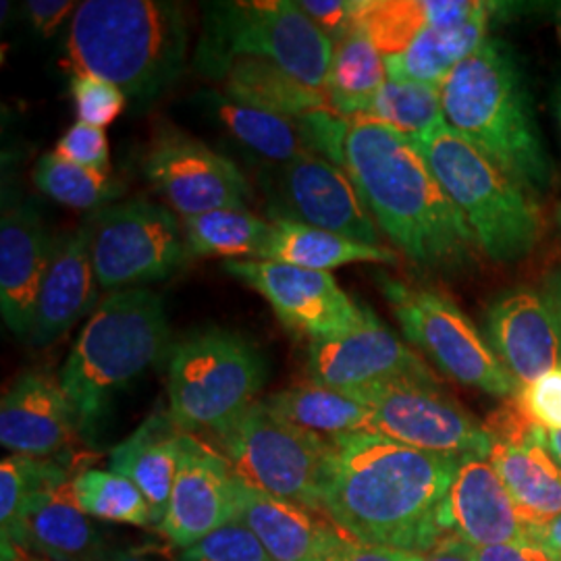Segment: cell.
Here are the masks:
<instances>
[{
	"mask_svg": "<svg viewBox=\"0 0 561 561\" xmlns=\"http://www.w3.org/2000/svg\"><path fill=\"white\" fill-rule=\"evenodd\" d=\"M458 463L370 431L333 437L321 512L352 541L428 553L451 537L445 503Z\"/></svg>",
	"mask_w": 561,
	"mask_h": 561,
	"instance_id": "obj_1",
	"label": "cell"
},
{
	"mask_svg": "<svg viewBox=\"0 0 561 561\" xmlns=\"http://www.w3.org/2000/svg\"><path fill=\"white\" fill-rule=\"evenodd\" d=\"M341 169L379 231L414 266L456 273L481 252L460 210L400 131L377 121L345 119Z\"/></svg>",
	"mask_w": 561,
	"mask_h": 561,
	"instance_id": "obj_2",
	"label": "cell"
},
{
	"mask_svg": "<svg viewBox=\"0 0 561 561\" xmlns=\"http://www.w3.org/2000/svg\"><path fill=\"white\" fill-rule=\"evenodd\" d=\"M442 102L445 123L528 194L547 190L551 162L507 44L493 38L482 42L445 78Z\"/></svg>",
	"mask_w": 561,
	"mask_h": 561,
	"instance_id": "obj_3",
	"label": "cell"
},
{
	"mask_svg": "<svg viewBox=\"0 0 561 561\" xmlns=\"http://www.w3.org/2000/svg\"><path fill=\"white\" fill-rule=\"evenodd\" d=\"M190 27L183 9L159 0H85L76 9L67 59L76 73L111 81L150 101L185 65Z\"/></svg>",
	"mask_w": 561,
	"mask_h": 561,
	"instance_id": "obj_4",
	"label": "cell"
},
{
	"mask_svg": "<svg viewBox=\"0 0 561 561\" xmlns=\"http://www.w3.org/2000/svg\"><path fill=\"white\" fill-rule=\"evenodd\" d=\"M171 350V327L159 294L148 287L108 294L83 324L59 373L80 435L94 437L117 393L169 358Z\"/></svg>",
	"mask_w": 561,
	"mask_h": 561,
	"instance_id": "obj_5",
	"label": "cell"
},
{
	"mask_svg": "<svg viewBox=\"0 0 561 561\" xmlns=\"http://www.w3.org/2000/svg\"><path fill=\"white\" fill-rule=\"evenodd\" d=\"M408 140L460 210L486 259L522 261L537 248L542 221L533 194L486 159L472 141L447 123Z\"/></svg>",
	"mask_w": 561,
	"mask_h": 561,
	"instance_id": "obj_6",
	"label": "cell"
},
{
	"mask_svg": "<svg viewBox=\"0 0 561 561\" xmlns=\"http://www.w3.org/2000/svg\"><path fill=\"white\" fill-rule=\"evenodd\" d=\"M266 381L268 364L252 341L225 329H202L169 354V414L187 435H215L259 401Z\"/></svg>",
	"mask_w": 561,
	"mask_h": 561,
	"instance_id": "obj_7",
	"label": "cell"
},
{
	"mask_svg": "<svg viewBox=\"0 0 561 561\" xmlns=\"http://www.w3.org/2000/svg\"><path fill=\"white\" fill-rule=\"evenodd\" d=\"M335 42L291 0L213 2L196 65L210 73L225 60L256 57L279 65L301 83L324 92Z\"/></svg>",
	"mask_w": 561,
	"mask_h": 561,
	"instance_id": "obj_8",
	"label": "cell"
},
{
	"mask_svg": "<svg viewBox=\"0 0 561 561\" xmlns=\"http://www.w3.org/2000/svg\"><path fill=\"white\" fill-rule=\"evenodd\" d=\"M215 437L241 482L273 497L321 510L329 437L285 421L264 400L245 408Z\"/></svg>",
	"mask_w": 561,
	"mask_h": 561,
	"instance_id": "obj_9",
	"label": "cell"
},
{
	"mask_svg": "<svg viewBox=\"0 0 561 561\" xmlns=\"http://www.w3.org/2000/svg\"><path fill=\"white\" fill-rule=\"evenodd\" d=\"M381 289L405 340L445 377L500 400L516 398L520 385L456 301L403 280L381 279Z\"/></svg>",
	"mask_w": 561,
	"mask_h": 561,
	"instance_id": "obj_10",
	"label": "cell"
},
{
	"mask_svg": "<svg viewBox=\"0 0 561 561\" xmlns=\"http://www.w3.org/2000/svg\"><path fill=\"white\" fill-rule=\"evenodd\" d=\"M83 225L99 287L111 294L169 279L192 259L180 219L154 202L106 206Z\"/></svg>",
	"mask_w": 561,
	"mask_h": 561,
	"instance_id": "obj_11",
	"label": "cell"
},
{
	"mask_svg": "<svg viewBox=\"0 0 561 561\" xmlns=\"http://www.w3.org/2000/svg\"><path fill=\"white\" fill-rule=\"evenodd\" d=\"M352 398L368 408L373 433L387 439L449 458L491 454L493 442L484 424L447 396L439 381L398 379Z\"/></svg>",
	"mask_w": 561,
	"mask_h": 561,
	"instance_id": "obj_12",
	"label": "cell"
},
{
	"mask_svg": "<svg viewBox=\"0 0 561 561\" xmlns=\"http://www.w3.org/2000/svg\"><path fill=\"white\" fill-rule=\"evenodd\" d=\"M222 268L259 291L287 329L310 341L354 331L370 314L331 273L271 261H225Z\"/></svg>",
	"mask_w": 561,
	"mask_h": 561,
	"instance_id": "obj_13",
	"label": "cell"
},
{
	"mask_svg": "<svg viewBox=\"0 0 561 561\" xmlns=\"http://www.w3.org/2000/svg\"><path fill=\"white\" fill-rule=\"evenodd\" d=\"M144 175L181 219L248 208L252 187L238 164L178 129H162L144 154Z\"/></svg>",
	"mask_w": 561,
	"mask_h": 561,
	"instance_id": "obj_14",
	"label": "cell"
},
{
	"mask_svg": "<svg viewBox=\"0 0 561 561\" xmlns=\"http://www.w3.org/2000/svg\"><path fill=\"white\" fill-rule=\"evenodd\" d=\"M398 379L439 381L433 370L370 310L354 331L308 345V381L354 396Z\"/></svg>",
	"mask_w": 561,
	"mask_h": 561,
	"instance_id": "obj_15",
	"label": "cell"
},
{
	"mask_svg": "<svg viewBox=\"0 0 561 561\" xmlns=\"http://www.w3.org/2000/svg\"><path fill=\"white\" fill-rule=\"evenodd\" d=\"M275 219L304 222L368 245H381V231L347 173L314 152L280 167Z\"/></svg>",
	"mask_w": 561,
	"mask_h": 561,
	"instance_id": "obj_16",
	"label": "cell"
},
{
	"mask_svg": "<svg viewBox=\"0 0 561 561\" xmlns=\"http://www.w3.org/2000/svg\"><path fill=\"white\" fill-rule=\"evenodd\" d=\"M236 482L238 477L221 451L185 433L180 470L159 524L162 537L183 551L238 520Z\"/></svg>",
	"mask_w": 561,
	"mask_h": 561,
	"instance_id": "obj_17",
	"label": "cell"
},
{
	"mask_svg": "<svg viewBox=\"0 0 561 561\" xmlns=\"http://www.w3.org/2000/svg\"><path fill=\"white\" fill-rule=\"evenodd\" d=\"M484 337L520 387L561 366V317L547 291H505L489 306Z\"/></svg>",
	"mask_w": 561,
	"mask_h": 561,
	"instance_id": "obj_18",
	"label": "cell"
},
{
	"mask_svg": "<svg viewBox=\"0 0 561 561\" xmlns=\"http://www.w3.org/2000/svg\"><path fill=\"white\" fill-rule=\"evenodd\" d=\"M238 520L262 542L273 561H343L352 539L321 510L287 502L236 482Z\"/></svg>",
	"mask_w": 561,
	"mask_h": 561,
	"instance_id": "obj_19",
	"label": "cell"
},
{
	"mask_svg": "<svg viewBox=\"0 0 561 561\" xmlns=\"http://www.w3.org/2000/svg\"><path fill=\"white\" fill-rule=\"evenodd\" d=\"M78 421L59 377L23 370L0 401V443L13 456L48 460L73 442Z\"/></svg>",
	"mask_w": 561,
	"mask_h": 561,
	"instance_id": "obj_20",
	"label": "cell"
},
{
	"mask_svg": "<svg viewBox=\"0 0 561 561\" xmlns=\"http://www.w3.org/2000/svg\"><path fill=\"white\" fill-rule=\"evenodd\" d=\"M55 240L32 202L11 204L0 221V312L4 324L27 340L48 273Z\"/></svg>",
	"mask_w": 561,
	"mask_h": 561,
	"instance_id": "obj_21",
	"label": "cell"
},
{
	"mask_svg": "<svg viewBox=\"0 0 561 561\" xmlns=\"http://www.w3.org/2000/svg\"><path fill=\"white\" fill-rule=\"evenodd\" d=\"M445 510L449 535L474 549L528 539V526L484 456L460 458Z\"/></svg>",
	"mask_w": 561,
	"mask_h": 561,
	"instance_id": "obj_22",
	"label": "cell"
},
{
	"mask_svg": "<svg viewBox=\"0 0 561 561\" xmlns=\"http://www.w3.org/2000/svg\"><path fill=\"white\" fill-rule=\"evenodd\" d=\"M44 561H106L113 549L101 528L81 510L73 479L44 491L27 507L9 541Z\"/></svg>",
	"mask_w": 561,
	"mask_h": 561,
	"instance_id": "obj_23",
	"label": "cell"
},
{
	"mask_svg": "<svg viewBox=\"0 0 561 561\" xmlns=\"http://www.w3.org/2000/svg\"><path fill=\"white\" fill-rule=\"evenodd\" d=\"M96 273L90 254L85 225L55 240L48 273L42 283L36 321L27 341L36 347L50 345L94 308Z\"/></svg>",
	"mask_w": 561,
	"mask_h": 561,
	"instance_id": "obj_24",
	"label": "cell"
},
{
	"mask_svg": "<svg viewBox=\"0 0 561 561\" xmlns=\"http://www.w3.org/2000/svg\"><path fill=\"white\" fill-rule=\"evenodd\" d=\"M183 431L167 412H154L111 451V468L134 482L157 516V528L167 512L181 460Z\"/></svg>",
	"mask_w": 561,
	"mask_h": 561,
	"instance_id": "obj_25",
	"label": "cell"
},
{
	"mask_svg": "<svg viewBox=\"0 0 561 561\" xmlns=\"http://www.w3.org/2000/svg\"><path fill=\"white\" fill-rule=\"evenodd\" d=\"M206 76L221 83L225 99L289 119L331 111L324 92L301 83L271 60L236 57Z\"/></svg>",
	"mask_w": 561,
	"mask_h": 561,
	"instance_id": "obj_26",
	"label": "cell"
},
{
	"mask_svg": "<svg viewBox=\"0 0 561 561\" xmlns=\"http://www.w3.org/2000/svg\"><path fill=\"white\" fill-rule=\"evenodd\" d=\"M482 7L484 2L472 0H356L354 30L373 42L382 57H393L422 30L468 20Z\"/></svg>",
	"mask_w": 561,
	"mask_h": 561,
	"instance_id": "obj_27",
	"label": "cell"
},
{
	"mask_svg": "<svg viewBox=\"0 0 561 561\" xmlns=\"http://www.w3.org/2000/svg\"><path fill=\"white\" fill-rule=\"evenodd\" d=\"M495 4L484 2L479 13L449 25L422 30L403 53L385 57L387 78L442 85L445 78L486 41V30Z\"/></svg>",
	"mask_w": 561,
	"mask_h": 561,
	"instance_id": "obj_28",
	"label": "cell"
},
{
	"mask_svg": "<svg viewBox=\"0 0 561 561\" xmlns=\"http://www.w3.org/2000/svg\"><path fill=\"white\" fill-rule=\"evenodd\" d=\"M542 437L526 447L493 442L489 454L528 530L561 516V466Z\"/></svg>",
	"mask_w": 561,
	"mask_h": 561,
	"instance_id": "obj_29",
	"label": "cell"
},
{
	"mask_svg": "<svg viewBox=\"0 0 561 561\" xmlns=\"http://www.w3.org/2000/svg\"><path fill=\"white\" fill-rule=\"evenodd\" d=\"M273 233L262 254V261L283 262L310 271L331 273L345 264L373 262L396 264L398 254L360 241L347 240L335 233L289 219H273Z\"/></svg>",
	"mask_w": 561,
	"mask_h": 561,
	"instance_id": "obj_30",
	"label": "cell"
},
{
	"mask_svg": "<svg viewBox=\"0 0 561 561\" xmlns=\"http://www.w3.org/2000/svg\"><path fill=\"white\" fill-rule=\"evenodd\" d=\"M264 403L306 431L329 435V439L350 433H373V419L362 401L335 389L306 381L285 387L264 398Z\"/></svg>",
	"mask_w": 561,
	"mask_h": 561,
	"instance_id": "obj_31",
	"label": "cell"
},
{
	"mask_svg": "<svg viewBox=\"0 0 561 561\" xmlns=\"http://www.w3.org/2000/svg\"><path fill=\"white\" fill-rule=\"evenodd\" d=\"M387 78L385 57L360 32H350L335 44L324 96L331 113L343 119H360Z\"/></svg>",
	"mask_w": 561,
	"mask_h": 561,
	"instance_id": "obj_32",
	"label": "cell"
},
{
	"mask_svg": "<svg viewBox=\"0 0 561 561\" xmlns=\"http://www.w3.org/2000/svg\"><path fill=\"white\" fill-rule=\"evenodd\" d=\"M190 256H222L229 261H262L273 222L248 208H217L181 219Z\"/></svg>",
	"mask_w": 561,
	"mask_h": 561,
	"instance_id": "obj_33",
	"label": "cell"
},
{
	"mask_svg": "<svg viewBox=\"0 0 561 561\" xmlns=\"http://www.w3.org/2000/svg\"><path fill=\"white\" fill-rule=\"evenodd\" d=\"M213 108L222 125L248 148L268 161L291 162L306 150L298 119H289L240 102L229 101L222 94H213Z\"/></svg>",
	"mask_w": 561,
	"mask_h": 561,
	"instance_id": "obj_34",
	"label": "cell"
},
{
	"mask_svg": "<svg viewBox=\"0 0 561 561\" xmlns=\"http://www.w3.org/2000/svg\"><path fill=\"white\" fill-rule=\"evenodd\" d=\"M32 180L44 196L78 210L99 213L125 194V185L113 178L111 171L106 173L81 167L62 159L57 152L42 154L34 167Z\"/></svg>",
	"mask_w": 561,
	"mask_h": 561,
	"instance_id": "obj_35",
	"label": "cell"
},
{
	"mask_svg": "<svg viewBox=\"0 0 561 561\" xmlns=\"http://www.w3.org/2000/svg\"><path fill=\"white\" fill-rule=\"evenodd\" d=\"M360 119L377 121L405 138L424 136L445 123L442 85L387 80Z\"/></svg>",
	"mask_w": 561,
	"mask_h": 561,
	"instance_id": "obj_36",
	"label": "cell"
},
{
	"mask_svg": "<svg viewBox=\"0 0 561 561\" xmlns=\"http://www.w3.org/2000/svg\"><path fill=\"white\" fill-rule=\"evenodd\" d=\"M73 495L81 510L96 520L129 526H157V516L140 489L113 470H83L73 477Z\"/></svg>",
	"mask_w": 561,
	"mask_h": 561,
	"instance_id": "obj_37",
	"label": "cell"
},
{
	"mask_svg": "<svg viewBox=\"0 0 561 561\" xmlns=\"http://www.w3.org/2000/svg\"><path fill=\"white\" fill-rule=\"evenodd\" d=\"M69 481L67 472L53 460L7 456L0 461V535L9 541L27 507L44 491Z\"/></svg>",
	"mask_w": 561,
	"mask_h": 561,
	"instance_id": "obj_38",
	"label": "cell"
},
{
	"mask_svg": "<svg viewBox=\"0 0 561 561\" xmlns=\"http://www.w3.org/2000/svg\"><path fill=\"white\" fill-rule=\"evenodd\" d=\"M178 561H273L256 539V535L241 522H231L210 533L202 541L180 551Z\"/></svg>",
	"mask_w": 561,
	"mask_h": 561,
	"instance_id": "obj_39",
	"label": "cell"
},
{
	"mask_svg": "<svg viewBox=\"0 0 561 561\" xmlns=\"http://www.w3.org/2000/svg\"><path fill=\"white\" fill-rule=\"evenodd\" d=\"M71 96L80 117L78 121L101 129L117 119L127 104L125 92L115 83L85 73H73Z\"/></svg>",
	"mask_w": 561,
	"mask_h": 561,
	"instance_id": "obj_40",
	"label": "cell"
},
{
	"mask_svg": "<svg viewBox=\"0 0 561 561\" xmlns=\"http://www.w3.org/2000/svg\"><path fill=\"white\" fill-rule=\"evenodd\" d=\"M516 401L542 431H561V366L520 387Z\"/></svg>",
	"mask_w": 561,
	"mask_h": 561,
	"instance_id": "obj_41",
	"label": "cell"
},
{
	"mask_svg": "<svg viewBox=\"0 0 561 561\" xmlns=\"http://www.w3.org/2000/svg\"><path fill=\"white\" fill-rule=\"evenodd\" d=\"M55 152L62 159L88 167V169L106 171V173L111 169V148H108L104 129L88 125L83 121H76L60 136Z\"/></svg>",
	"mask_w": 561,
	"mask_h": 561,
	"instance_id": "obj_42",
	"label": "cell"
},
{
	"mask_svg": "<svg viewBox=\"0 0 561 561\" xmlns=\"http://www.w3.org/2000/svg\"><path fill=\"white\" fill-rule=\"evenodd\" d=\"M482 424L491 442L505 443L512 447H526L530 443L541 442L545 433L522 412L516 398L503 400L502 405L495 412H491Z\"/></svg>",
	"mask_w": 561,
	"mask_h": 561,
	"instance_id": "obj_43",
	"label": "cell"
},
{
	"mask_svg": "<svg viewBox=\"0 0 561 561\" xmlns=\"http://www.w3.org/2000/svg\"><path fill=\"white\" fill-rule=\"evenodd\" d=\"M298 4L335 44L354 30L356 0H300Z\"/></svg>",
	"mask_w": 561,
	"mask_h": 561,
	"instance_id": "obj_44",
	"label": "cell"
},
{
	"mask_svg": "<svg viewBox=\"0 0 561 561\" xmlns=\"http://www.w3.org/2000/svg\"><path fill=\"white\" fill-rule=\"evenodd\" d=\"M477 561H561L539 542L514 541L477 549Z\"/></svg>",
	"mask_w": 561,
	"mask_h": 561,
	"instance_id": "obj_45",
	"label": "cell"
},
{
	"mask_svg": "<svg viewBox=\"0 0 561 561\" xmlns=\"http://www.w3.org/2000/svg\"><path fill=\"white\" fill-rule=\"evenodd\" d=\"M73 2L71 0H27L25 2V11L27 18L32 21L34 30L44 36L50 38L65 18L73 11Z\"/></svg>",
	"mask_w": 561,
	"mask_h": 561,
	"instance_id": "obj_46",
	"label": "cell"
},
{
	"mask_svg": "<svg viewBox=\"0 0 561 561\" xmlns=\"http://www.w3.org/2000/svg\"><path fill=\"white\" fill-rule=\"evenodd\" d=\"M343 561H421V553H408L400 549L352 541Z\"/></svg>",
	"mask_w": 561,
	"mask_h": 561,
	"instance_id": "obj_47",
	"label": "cell"
},
{
	"mask_svg": "<svg viewBox=\"0 0 561 561\" xmlns=\"http://www.w3.org/2000/svg\"><path fill=\"white\" fill-rule=\"evenodd\" d=\"M421 561H477V549L458 537H447L433 551L422 553Z\"/></svg>",
	"mask_w": 561,
	"mask_h": 561,
	"instance_id": "obj_48",
	"label": "cell"
},
{
	"mask_svg": "<svg viewBox=\"0 0 561 561\" xmlns=\"http://www.w3.org/2000/svg\"><path fill=\"white\" fill-rule=\"evenodd\" d=\"M528 539L539 542L561 560V516L542 524V526H537V528H530Z\"/></svg>",
	"mask_w": 561,
	"mask_h": 561,
	"instance_id": "obj_49",
	"label": "cell"
},
{
	"mask_svg": "<svg viewBox=\"0 0 561 561\" xmlns=\"http://www.w3.org/2000/svg\"><path fill=\"white\" fill-rule=\"evenodd\" d=\"M106 561H167L157 558V556H148L144 551H134V549H113Z\"/></svg>",
	"mask_w": 561,
	"mask_h": 561,
	"instance_id": "obj_50",
	"label": "cell"
},
{
	"mask_svg": "<svg viewBox=\"0 0 561 561\" xmlns=\"http://www.w3.org/2000/svg\"><path fill=\"white\" fill-rule=\"evenodd\" d=\"M542 443L549 449V454L553 456V460L561 466V431H545Z\"/></svg>",
	"mask_w": 561,
	"mask_h": 561,
	"instance_id": "obj_51",
	"label": "cell"
},
{
	"mask_svg": "<svg viewBox=\"0 0 561 561\" xmlns=\"http://www.w3.org/2000/svg\"><path fill=\"white\" fill-rule=\"evenodd\" d=\"M558 227H560V238H561V208L558 210ZM547 296L551 298V301L556 304V308H558V312H560L561 317V271L560 275H556L553 280H551V285H549V289H547Z\"/></svg>",
	"mask_w": 561,
	"mask_h": 561,
	"instance_id": "obj_52",
	"label": "cell"
},
{
	"mask_svg": "<svg viewBox=\"0 0 561 561\" xmlns=\"http://www.w3.org/2000/svg\"><path fill=\"white\" fill-rule=\"evenodd\" d=\"M558 113H560V121H561V90H560V104H558Z\"/></svg>",
	"mask_w": 561,
	"mask_h": 561,
	"instance_id": "obj_53",
	"label": "cell"
},
{
	"mask_svg": "<svg viewBox=\"0 0 561 561\" xmlns=\"http://www.w3.org/2000/svg\"><path fill=\"white\" fill-rule=\"evenodd\" d=\"M34 561H44V560H34Z\"/></svg>",
	"mask_w": 561,
	"mask_h": 561,
	"instance_id": "obj_54",
	"label": "cell"
}]
</instances>
